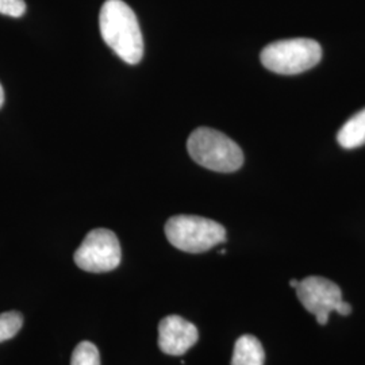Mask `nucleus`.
Masks as SVG:
<instances>
[{
  "mask_svg": "<svg viewBox=\"0 0 365 365\" xmlns=\"http://www.w3.org/2000/svg\"><path fill=\"white\" fill-rule=\"evenodd\" d=\"M261 63L279 75H298L317 66L322 58L321 45L310 38L276 41L262 49Z\"/></svg>",
  "mask_w": 365,
  "mask_h": 365,
  "instance_id": "obj_3",
  "label": "nucleus"
},
{
  "mask_svg": "<svg viewBox=\"0 0 365 365\" xmlns=\"http://www.w3.org/2000/svg\"><path fill=\"white\" fill-rule=\"evenodd\" d=\"M187 150L196 164L215 172L230 173L244 164V153L232 138L210 128H197L187 141Z\"/></svg>",
  "mask_w": 365,
  "mask_h": 365,
  "instance_id": "obj_2",
  "label": "nucleus"
},
{
  "mask_svg": "<svg viewBox=\"0 0 365 365\" xmlns=\"http://www.w3.org/2000/svg\"><path fill=\"white\" fill-rule=\"evenodd\" d=\"M303 307L317 317L319 325L325 327L329 315L336 312L342 300L341 288L331 280L321 276H309L295 288Z\"/></svg>",
  "mask_w": 365,
  "mask_h": 365,
  "instance_id": "obj_6",
  "label": "nucleus"
},
{
  "mask_svg": "<svg viewBox=\"0 0 365 365\" xmlns=\"http://www.w3.org/2000/svg\"><path fill=\"white\" fill-rule=\"evenodd\" d=\"M24 327V315L19 312L0 314V342L14 339Z\"/></svg>",
  "mask_w": 365,
  "mask_h": 365,
  "instance_id": "obj_10",
  "label": "nucleus"
},
{
  "mask_svg": "<svg viewBox=\"0 0 365 365\" xmlns=\"http://www.w3.org/2000/svg\"><path fill=\"white\" fill-rule=\"evenodd\" d=\"M336 312H337L339 315L346 317V315H349V314L352 313V306H351L349 303H346L345 300H341L339 303V306L336 307Z\"/></svg>",
  "mask_w": 365,
  "mask_h": 365,
  "instance_id": "obj_13",
  "label": "nucleus"
},
{
  "mask_svg": "<svg viewBox=\"0 0 365 365\" xmlns=\"http://www.w3.org/2000/svg\"><path fill=\"white\" fill-rule=\"evenodd\" d=\"M170 244L187 253H203L226 241L221 223L196 215H176L165 223Z\"/></svg>",
  "mask_w": 365,
  "mask_h": 365,
  "instance_id": "obj_4",
  "label": "nucleus"
},
{
  "mask_svg": "<svg viewBox=\"0 0 365 365\" xmlns=\"http://www.w3.org/2000/svg\"><path fill=\"white\" fill-rule=\"evenodd\" d=\"M337 141L344 149H354L365 145V108L342 125L337 134Z\"/></svg>",
  "mask_w": 365,
  "mask_h": 365,
  "instance_id": "obj_9",
  "label": "nucleus"
},
{
  "mask_svg": "<svg viewBox=\"0 0 365 365\" xmlns=\"http://www.w3.org/2000/svg\"><path fill=\"white\" fill-rule=\"evenodd\" d=\"M3 105H4V90H3V87L0 84V108L3 107Z\"/></svg>",
  "mask_w": 365,
  "mask_h": 365,
  "instance_id": "obj_14",
  "label": "nucleus"
},
{
  "mask_svg": "<svg viewBox=\"0 0 365 365\" xmlns=\"http://www.w3.org/2000/svg\"><path fill=\"white\" fill-rule=\"evenodd\" d=\"M199 339L194 324L179 315H168L158 325L160 351L170 356H182L190 351Z\"/></svg>",
  "mask_w": 365,
  "mask_h": 365,
  "instance_id": "obj_7",
  "label": "nucleus"
},
{
  "mask_svg": "<svg viewBox=\"0 0 365 365\" xmlns=\"http://www.w3.org/2000/svg\"><path fill=\"white\" fill-rule=\"evenodd\" d=\"M101 34L125 63L135 66L144 56V38L137 15L122 0H107L99 15Z\"/></svg>",
  "mask_w": 365,
  "mask_h": 365,
  "instance_id": "obj_1",
  "label": "nucleus"
},
{
  "mask_svg": "<svg viewBox=\"0 0 365 365\" xmlns=\"http://www.w3.org/2000/svg\"><path fill=\"white\" fill-rule=\"evenodd\" d=\"M265 352L260 341L245 334L235 341L232 365H264Z\"/></svg>",
  "mask_w": 365,
  "mask_h": 365,
  "instance_id": "obj_8",
  "label": "nucleus"
},
{
  "mask_svg": "<svg viewBox=\"0 0 365 365\" xmlns=\"http://www.w3.org/2000/svg\"><path fill=\"white\" fill-rule=\"evenodd\" d=\"M26 13L25 0H0V14L19 18Z\"/></svg>",
  "mask_w": 365,
  "mask_h": 365,
  "instance_id": "obj_12",
  "label": "nucleus"
},
{
  "mask_svg": "<svg viewBox=\"0 0 365 365\" xmlns=\"http://www.w3.org/2000/svg\"><path fill=\"white\" fill-rule=\"evenodd\" d=\"M289 286L292 288H297L299 286V280H295V279H292L291 282H289Z\"/></svg>",
  "mask_w": 365,
  "mask_h": 365,
  "instance_id": "obj_15",
  "label": "nucleus"
},
{
  "mask_svg": "<svg viewBox=\"0 0 365 365\" xmlns=\"http://www.w3.org/2000/svg\"><path fill=\"white\" fill-rule=\"evenodd\" d=\"M120 260L122 250L119 240L115 233L107 229L90 232L75 252V262L78 268L92 274L114 271Z\"/></svg>",
  "mask_w": 365,
  "mask_h": 365,
  "instance_id": "obj_5",
  "label": "nucleus"
},
{
  "mask_svg": "<svg viewBox=\"0 0 365 365\" xmlns=\"http://www.w3.org/2000/svg\"><path fill=\"white\" fill-rule=\"evenodd\" d=\"M71 365H101L98 348L90 341L80 342L72 353Z\"/></svg>",
  "mask_w": 365,
  "mask_h": 365,
  "instance_id": "obj_11",
  "label": "nucleus"
}]
</instances>
